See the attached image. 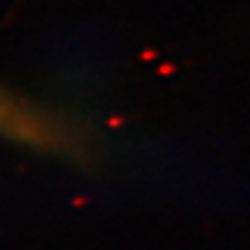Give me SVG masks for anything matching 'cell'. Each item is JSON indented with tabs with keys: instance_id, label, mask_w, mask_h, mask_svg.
Segmentation results:
<instances>
[{
	"instance_id": "obj_1",
	"label": "cell",
	"mask_w": 250,
	"mask_h": 250,
	"mask_svg": "<svg viewBox=\"0 0 250 250\" xmlns=\"http://www.w3.org/2000/svg\"><path fill=\"white\" fill-rule=\"evenodd\" d=\"M0 127L9 129V131H17L21 136H29V138H38V136H46V131L38 129L25 115H19L17 108H13L0 100Z\"/></svg>"
}]
</instances>
